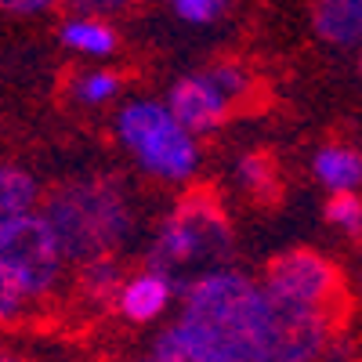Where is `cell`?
<instances>
[{
	"label": "cell",
	"mask_w": 362,
	"mask_h": 362,
	"mask_svg": "<svg viewBox=\"0 0 362 362\" xmlns=\"http://www.w3.org/2000/svg\"><path fill=\"white\" fill-rule=\"evenodd\" d=\"M69 4L87 15V18H105V15H119V11H127L134 0H69Z\"/></svg>",
	"instance_id": "d6986e66"
},
{
	"label": "cell",
	"mask_w": 362,
	"mask_h": 362,
	"mask_svg": "<svg viewBox=\"0 0 362 362\" xmlns=\"http://www.w3.org/2000/svg\"><path fill=\"white\" fill-rule=\"evenodd\" d=\"M119 141H124L134 160L156 177L181 181L196 170V141L185 127L174 124V116L160 102H131L116 119Z\"/></svg>",
	"instance_id": "3957f363"
},
{
	"label": "cell",
	"mask_w": 362,
	"mask_h": 362,
	"mask_svg": "<svg viewBox=\"0 0 362 362\" xmlns=\"http://www.w3.org/2000/svg\"><path fill=\"white\" fill-rule=\"evenodd\" d=\"M312 25L326 44L351 47L362 33V0H312Z\"/></svg>",
	"instance_id": "52a82bcc"
},
{
	"label": "cell",
	"mask_w": 362,
	"mask_h": 362,
	"mask_svg": "<svg viewBox=\"0 0 362 362\" xmlns=\"http://www.w3.org/2000/svg\"><path fill=\"white\" fill-rule=\"evenodd\" d=\"M116 293H119V312H124L131 322H148L167 308L174 290L163 276H156V272H141V276L127 279Z\"/></svg>",
	"instance_id": "ba28073f"
},
{
	"label": "cell",
	"mask_w": 362,
	"mask_h": 362,
	"mask_svg": "<svg viewBox=\"0 0 362 362\" xmlns=\"http://www.w3.org/2000/svg\"><path fill=\"white\" fill-rule=\"evenodd\" d=\"M235 177L250 196H261V199H268L272 189H276V167H272V160L264 153H250V156L239 160Z\"/></svg>",
	"instance_id": "7c38bea8"
},
{
	"label": "cell",
	"mask_w": 362,
	"mask_h": 362,
	"mask_svg": "<svg viewBox=\"0 0 362 362\" xmlns=\"http://www.w3.org/2000/svg\"><path fill=\"white\" fill-rule=\"evenodd\" d=\"M206 76H210V83H214L221 95L232 102V109L243 102V98L250 95V87H254V83H250V73L239 66V62H218V66L206 69Z\"/></svg>",
	"instance_id": "5bb4252c"
},
{
	"label": "cell",
	"mask_w": 362,
	"mask_h": 362,
	"mask_svg": "<svg viewBox=\"0 0 362 362\" xmlns=\"http://www.w3.org/2000/svg\"><path fill=\"white\" fill-rule=\"evenodd\" d=\"M62 40H66V47H73L80 54H95V58L112 54L116 44H119L116 29L105 18H87V15H80V18L62 25Z\"/></svg>",
	"instance_id": "8fae6325"
},
{
	"label": "cell",
	"mask_w": 362,
	"mask_h": 362,
	"mask_svg": "<svg viewBox=\"0 0 362 362\" xmlns=\"http://www.w3.org/2000/svg\"><path fill=\"white\" fill-rule=\"evenodd\" d=\"M25 312V293L15 286V279L0 268V322H15Z\"/></svg>",
	"instance_id": "ac0fdd59"
},
{
	"label": "cell",
	"mask_w": 362,
	"mask_h": 362,
	"mask_svg": "<svg viewBox=\"0 0 362 362\" xmlns=\"http://www.w3.org/2000/svg\"><path fill=\"white\" fill-rule=\"evenodd\" d=\"M315 177L334 192H355L362 177V160L351 145H326L315 153Z\"/></svg>",
	"instance_id": "30bf717a"
},
{
	"label": "cell",
	"mask_w": 362,
	"mask_h": 362,
	"mask_svg": "<svg viewBox=\"0 0 362 362\" xmlns=\"http://www.w3.org/2000/svg\"><path fill=\"white\" fill-rule=\"evenodd\" d=\"M119 95V76L116 73H83L73 80V98L83 105H105Z\"/></svg>",
	"instance_id": "9a60e30c"
},
{
	"label": "cell",
	"mask_w": 362,
	"mask_h": 362,
	"mask_svg": "<svg viewBox=\"0 0 362 362\" xmlns=\"http://www.w3.org/2000/svg\"><path fill=\"white\" fill-rule=\"evenodd\" d=\"M228 254H232V225L225 218L221 203L210 199L206 192H192L163 221L153 243V254H148V272L163 276L170 290H181L185 272L199 268V276L221 272L218 264H225Z\"/></svg>",
	"instance_id": "7a4b0ae2"
},
{
	"label": "cell",
	"mask_w": 362,
	"mask_h": 362,
	"mask_svg": "<svg viewBox=\"0 0 362 362\" xmlns=\"http://www.w3.org/2000/svg\"><path fill=\"white\" fill-rule=\"evenodd\" d=\"M148 362H174V358H148Z\"/></svg>",
	"instance_id": "44dd1931"
},
{
	"label": "cell",
	"mask_w": 362,
	"mask_h": 362,
	"mask_svg": "<svg viewBox=\"0 0 362 362\" xmlns=\"http://www.w3.org/2000/svg\"><path fill=\"white\" fill-rule=\"evenodd\" d=\"M37 196H40V189H37V181L29 177L25 170L0 167V232L33 214Z\"/></svg>",
	"instance_id": "9c48e42d"
},
{
	"label": "cell",
	"mask_w": 362,
	"mask_h": 362,
	"mask_svg": "<svg viewBox=\"0 0 362 362\" xmlns=\"http://www.w3.org/2000/svg\"><path fill=\"white\" fill-rule=\"evenodd\" d=\"M62 250H58L44 218H22L0 232V268L29 297H47L62 279Z\"/></svg>",
	"instance_id": "5b68a950"
},
{
	"label": "cell",
	"mask_w": 362,
	"mask_h": 362,
	"mask_svg": "<svg viewBox=\"0 0 362 362\" xmlns=\"http://www.w3.org/2000/svg\"><path fill=\"white\" fill-rule=\"evenodd\" d=\"M44 225L51 228L62 261H98L131 235V199L112 177L66 181L47 196Z\"/></svg>",
	"instance_id": "6da1fadb"
},
{
	"label": "cell",
	"mask_w": 362,
	"mask_h": 362,
	"mask_svg": "<svg viewBox=\"0 0 362 362\" xmlns=\"http://www.w3.org/2000/svg\"><path fill=\"white\" fill-rule=\"evenodd\" d=\"M47 4H54V0H0V8H4V11H18V15L44 11Z\"/></svg>",
	"instance_id": "ffe728a7"
},
{
	"label": "cell",
	"mask_w": 362,
	"mask_h": 362,
	"mask_svg": "<svg viewBox=\"0 0 362 362\" xmlns=\"http://www.w3.org/2000/svg\"><path fill=\"white\" fill-rule=\"evenodd\" d=\"M80 290L95 300H105L119 290V268L112 257H98V261H87L80 272Z\"/></svg>",
	"instance_id": "4fadbf2b"
},
{
	"label": "cell",
	"mask_w": 362,
	"mask_h": 362,
	"mask_svg": "<svg viewBox=\"0 0 362 362\" xmlns=\"http://www.w3.org/2000/svg\"><path fill=\"white\" fill-rule=\"evenodd\" d=\"M326 218H329V225L344 228L348 235H358V228H362V203H358V196L355 192H334L329 203H326Z\"/></svg>",
	"instance_id": "2e32d148"
},
{
	"label": "cell",
	"mask_w": 362,
	"mask_h": 362,
	"mask_svg": "<svg viewBox=\"0 0 362 362\" xmlns=\"http://www.w3.org/2000/svg\"><path fill=\"white\" fill-rule=\"evenodd\" d=\"M167 4H174V11L185 18V22L206 25V22H214L228 8V0H167Z\"/></svg>",
	"instance_id": "e0dca14e"
},
{
	"label": "cell",
	"mask_w": 362,
	"mask_h": 362,
	"mask_svg": "<svg viewBox=\"0 0 362 362\" xmlns=\"http://www.w3.org/2000/svg\"><path fill=\"white\" fill-rule=\"evenodd\" d=\"M261 290L268 297L283 300V305L334 319L341 308V297H344V279L329 257L315 250H286L268 264Z\"/></svg>",
	"instance_id": "277c9868"
},
{
	"label": "cell",
	"mask_w": 362,
	"mask_h": 362,
	"mask_svg": "<svg viewBox=\"0 0 362 362\" xmlns=\"http://www.w3.org/2000/svg\"><path fill=\"white\" fill-rule=\"evenodd\" d=\"M167 112L174 116L177 127H185L189 134H206L221 127L228 112H232V102L221 95V90L210 83L206 73H196L189 80H181L174 90H170V105Z\"/></svg>",
	"instance_id": "8992f818"
}]
</instances>
